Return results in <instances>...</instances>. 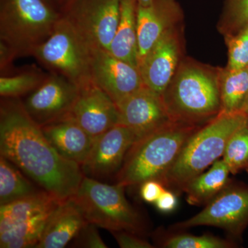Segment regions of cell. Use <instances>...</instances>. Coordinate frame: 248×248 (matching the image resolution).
<instances>
[{
	"label": "cell",
	"mask_w": 248,
	"mask_h": 248,
	"mask_svg": "<svg viewBox=\"0 0 248 248\" xmlns=\"http://www.w3.org/2000/svg\"><path fill=\"white\" fill-rule=\"evenodd\" d=\"M1 98V156L60 202L74 197L84 177L81 166L59 154L19 98Z\"/></svg>",
	"instance_id": "obj_1"
},
{
	"label": "cell",
	"mask_w": 248,
	"mask_h": 248,
	"mask_svg": "<svg viewBox=\"0 0 248 248\" xmlns=\"http://www.w3.org/2000/svg\"><path fill=\"white\" fill-rule=\"evenodd\" d=\"M220 68L182 60L161 97L173 122L200 125L221 111Z\"/></svg>",
	"instance_id": "obj_2"
},
{
	"label": "cell",
	"mask_w": 248,
	"mask_h": 248,
	"mask_svg": "<svg viewBox=\"0 0 248 248\" xmlns=\"http://www.w3.org/2000/svg\"><path fill=\"white\" fill-rule=\"evenodd\" d=\"M200 127L171 121L135 142L116 175L117 184L125 187L151 179L163 184L186 141Z\"/></svg>",
	"instance_id": "obj_3"
},
{
	"label": "cell",
	"mask_w": 248,
	"mask_h": 248,
	"mask_svg": "<svg viewBox=\"0 0 248 248\" xmlns=\"http://www.w3.org/2000/svg\"><path fill=\"white\" fill-rule=\"evenodd\" d=\"M248 121L245 113L219 112L201 126L186 141L166 174L163 182L165 187L182 191L187 183L223 156L228 140Z\"/></svg>",
	"instance_id": "obj_4"
},
{
	"label": "cell",
	"mask_w": 248,
	"mask_h": 248,
	"mask_svg": "<svg viewBox=\"0 0 248 248\" xmlns=\"http://www.w3.org/2000/svg\"><path fill=\"white\" fill-rule=\"evenodd\" d=\"M62 16L46 0H0V42L14 49L18 58L32 56Z\"/></svg>",
	"instance_id": "obj_5"
},
{
	"label": "cell",
	"mask_w": 248,
	"mask_h": 248,
	"mask_svg": "<svg viewBox=\"0 0 248 248\" xmlns=\"http://www.w3.org/2000/svg\"><path fill=\"white\" fill-rule=\"evenodd\" d=\"M93 47L64 16L32 57L50 74L66 78L79 88L92 83Z\"/></svg>",
	"instance_id": "obj_6"
},
{
	"label": "cell",
	"mask_w": 248,
	"mask_h": 248,
	"mask_svg": "<svg viewBox=\"0 0 248 248\" xmlns=\"http://www.w3.org/2000/svg\"><path fill=\"white\" fill-rule=\"evenodd\" d=\"M124 188L84 176L73 199L89 223L110 232L136 234L142 230L141 218L125 198Z\"/></svg>",
	"instance_id": "obj_7"
},
{
	"label": "cell",
	"mask_w": 248,
	"mask_h": 248,
	"mask_svg": "<svg viewBox=\"0 0 248 248\" xmlns=\"http://www.w3.org/2000/svg\"><path fill=\"white\" fill-rule=\"evenodd\" d=\"M120 9L121 0H72L62 14L93 48L108 50Z\"/></svg>",
	"instance_id": "obj_8"
},
{
	"label": "cell",
	"mask_w": 248,
	"mask_h": 248,
	"mask_svg": "<svg viewBox=\"0 0 248 248\" xmlns=\"http://www.w3.org/2000/svg\"><path fill=\"white\" fill-rule=\"evenodd\" d=\"M248 225V186H228L217 195L200 213L174 226L186 229L200 226L222 228L239 237Z\"/></svg>",
	"instance_id": "obj_9"
},
{
	"label": "cell",
	"mask_w": 248,
	"mask_h": 248,
	"mask_svg": "<svg viewBox=\"0 0 248 248\" xmlns=\"http://www.w3.org/2000/svg\"><path fill=\"white\" fill-rule=\"evenodd\" d=\"M79 88L63 77L48 73L22 101L31 119L40 126L69 117Z\"/></svg>",
	"instance_id": "obj_10"
},
{
	"label": "cell",
	"mask_w": 248,
	"mask_h": 248,
	"mask_svg": "<svg viewBox=\"0 0 248 248\" xmlns=\"http://www.w3.org/2000/svg\"><path fill=\"white\" fill-rule=\"evenodd\" d=\"M91 77L93 84L116 104L145 86L138 66L116 58L105 49L93 48Z\"/></svg>",
	"instance_id": "obj_11"
},
{
	"label": "cell",
	"mask_w": 248,
	"mask_h": 248,
	"mask_svg": "<svg viewBox=\"0 0 248 248\" xmlns=\"http://www.w3.org/2000/svg\"><path fill=\"white\" fill-rule=\"evenodd\" d=\"M138 140L133 130L121 124L94 138L89 156L81 166L84 176L99 179L117 175L129 150Z\"/></svg>",
	"instance_id": "obj_12"
},
{
	"label": "cell",
	"mask_w": 248,
	"mask_h": 248,
	"mask_svg": "<svg viewBox=\"0 0 248 248\" xmlns=\"http://www.w3.org/2000/svg\"><path fill=\"white\" fill-rule=\"evenodd\" d=\"M120 122L138 140L171 122L161 95L146 86L117 103Z\"/></svg>",
	"instance_id": "obj_13"
},
{
	"label": "cell",
	"mask_w": 248,
	"mask_h": 248,
	"mask_svg": "<svg viewBox=\"0 0 248 248\" xmlns=\"http://www.w3.org/2000/svg\"><path fill=\"white\" fill-rule=\"evenodd\" d=\"M177 27L166 32L139 65L143 84L162 95L180 64L182 41Z\"/></svg>",
	"instance_id": "obj_14"
},
{
	"label": "cell",
	"mask_w": 248,
	"mask_h": 248,
	"mask_svg": "<svg viewBox=\"0 0 248 248\" xmlns=\"http://www.w3.org/2000/svg\"><path fill=\"white\" fill-rule=\"evenodd\" d=\"M70 117L94 139L120 122L115 103L93 82L79 88Z\"/></svg>",
	"instance_id": "obj_15"
},
{
	"label": "cell",
	"mask_w": 248,
	"mask_h": 248,
	"mask_svg": "<svg viewBox=\"0 0 248 248\" xmlns=\"http://www.w3.org/2000/svg\"><path fill=\"white\" fill-rule=\"evenodd\" d=\"M182 16L177 0H152L147 6L138 4V67L159 39L177 27Z\"/></svg>",
	"instance_id": "obj_16"
},
{
	"label": "cell",
	"mask_w": 248,
	"mask_h": 248,
	"mask_svg": "<svg viewBox=\"0 0 248 248\" xmlns=\"http://www.w3.org/2000/svg\"><path fill=\"white\" fill-rule=\"evenodd\" d=\"M40 128L59 154L80 166L84 164L92 149L94 139L70 116Z\"/></svg>",
	"instance_id": "obj_17"
},
{
	"label": "cell",
	"mask_w": 248,
	"mask_h": 248,
	"mask_svg": "<svg viewBox=\"0 0 248 248\" xmlns=\"http://www.w3.org/2000/svg\"><path fill=\"white\" fill-rule=\"evenodd\" d=\"M87 223L73 197L63 201L50 215L35 248H65Z\"/></svg>",
	"instance_id": "obj_18"
},
{
	"label": "cell",
	"mask_w": 248,
	"mask_h": 248,
	"mask_svg": "<svg viewBox=\"0 0 248 248\" xmlns=\"http://www.w3.org/2000/svg\"><path fill=\"white\" fill-rule=\"evenodd\" d=\"M136 0H121L118 27L108 51L116 58L138 66Z\"/></svg>",
	"instance_id": "obj_19"
},
{
	"label": "cell",
	"mask_w": 248,
	"mask_h": 248,
	"mask_svg": "<svg viewBox=\"0 0 248 248\" xmlns=\"http://www.w3.org/2000/svg\"><path fill=\"white\" fill-rule=\"evenodd\" d=\"M45 190L0 207V232L29 221L40 214L53 210L61 203Z\"/></svg>",
	"instance_id": "obj_20"
},
{
	"label": "cell",
	"mask_w": 248,
	"mask_h": 248,
	"mask_svg": "<svg viewBox=\"0 0 248 248\" xmlns=\"http://www.w3.org/2000/svg\"><path fill=\"white\" fill-rule=\"evenodd\" d=\"M230 170L223 159L217 160L206 172L187 183L182 191L187 203L192 205H206L230 183Z\"/></svg>",
	"instance_id": "obj_21"
},
{
	"label": "cell",
	"mask_w": 248,
	"mask_h": 248,
	"mask_svg": "<svg viewBox=\"0 0 248 248\" xmlns=\"http://www.w3.org/2000/svg\"><path fill=\"white\" fill-rule=\"evenodd\" d=\"M221 111L224 113H244L248 99V68H220Z\"/></svg>",
	"instance_id": "obj_22"
},
{
	"label": "cell",
	"mask_w": 248,
	"mask_h": 248,
	"mask_svg": "<svg viewBox=\"0 0 248 248\" xmlns=\"http://www.w3.org/2000/svg\"><path fill=\"white\" fill-rule=\"evenodd\" d=\"M55 209L37 215L32 219L6 231L0 232V248H35Z\"/></svg>",
	"instance_id": "obj_23"
},
{
	"label": "cell",
	"mask_w": 248,
	"mask_h": 248,
	"mask_svg": "<svg viewBox=\"0 0 248 248\" xmlns=\"http://www.w3.org/2000/svg\"><path fill=\"white\" fill-rule=\"evenodd\" d=\"M21 171L9 160L1 156L0 205H6L39 192Z\"/></svg>",
	"instance_id": "obj_24"
},
{
	"label": "cell",
	"mask_w": 248,
	"mask_h": 248,
	"mask_svg": "<svg viewBox=\"0 0 248 248\" xmlns=\"http://www.w3.org/2000/svg\"><path fill=\"white\" fill-rule=\"evenodd\" d=\"M48 74L36 67H30L1 76L0 95L6 98H19L25 94L28 95L43 82Z\"/></svg>",
	"instance_id": "obj_25"
},
{
	"label": "cell",
	"mask_w": 248,
	"mask_h": 248,
	"mask_svg": "<svg viewBox=\"0 0 248 248\" xmlns=\"http://www.w3.org/2000/svg\"><path fill=\"white\" fill-rule=\"evenodd\" d=\"M223 160L231 174H236L241 171L248 173V121L228 140Z\"/></svg>",
	"instance_id": "obj_26"
},
{
	"label": "cell",
	"mask_w": 248,
	"mask_h": 248,
	"mask_svg": "<svg viewBox=\"0 0 248 248\" xmlns=\"http://www.w3.org/2000/svg\"><path fill=\"white\" fill-rule=\"evenodd\" d=\"M248 24V0H228L219 24L225 36L234 35Z\"/></svg>",
	"instance_id": "obj_27"
},
{
	"label": "cell",
	"mask_w": 248,
	"mask_h": 248,
	"mask_svg": "<svg viewBox=\"0 0 248 248\" xmlns=\"http://www.w3.org/2000/svg\"><path fill=\"white\" fill-rule=\"evenodd\" d=\"M168 248H229L234 247L231 241L211 236L183 234L169 238L163 244Z\"/></svg>",
	"instance_id": "obj_28"
},
{
	"label": "cell",
	"mask_w": 248,
	"mask_h": 248,
	"mask_svg": "<svg viewBox=\"0 0 248 248\" xmlns=\"http://www.w3.org/2000/svg\"><path fill=\"white\" fill-rule=\"evenodd\" d=\"M228 48V68L248 67V24L234 35L225 36Z\"/></svg>",
	"instance_id": "obj_29"
},
{
	"label": "cell",
	"mask_w": 248,
	"mask_h": 248,
	"mask_svg": "<svg viewBox=\"0 0 248 248\" xmlns=\"http://www.w3.org/2000/svg\"><path fill=\"white\" fill-rule=\"evenodd\" d=\"M96 225L88 222L73 239L75 247L86 248H107Z\"/></svg>",
	"instance_id": "obj_30"
},
{
	"label": "cell",
	"mask_w": 248,
	"mask_h": 248,
	"mask_svg": "<svg viewBox=\"0 0 248 248\" xmlns=\"http://www.w3.org/2000/svg\"><path fill=\"white\" fill-rule=\"evenodd\" d=\"M119 246L122 248H152L153 246L146 240L138 237L135 233L127 231L110 232Z\"/></svg>",
	"instance_id": "obj_31"
},
{
	"label": "cell",
	"mask_w": 248,
	"mask_h": 248,
	"mask_svg": "<svg viewBox=\"0 0 248 248\" xmlns=\"http://www.w3.org/2000/svg\"><path fill=\"white\" fill-rule=\"evenodd\" d=\"M165 190L166 187L162 183L151 179L142 183L140 187V195L145 202L155 203Z\"/></svg>",
	"instance_id": "obj_32"
},
{
	"label": "cell",
	"mask_w": 248,
	"mask_h": 248,
	"mask_svg": "<svg viewBox=\"0 0 248 248\" xmlns=\"http://www.w3.org/2000/svg\"><path fill=\"white\" fill-rule=\"evenodd\" d=\"M18 58L16 51L4 42H0V73L1 76H6L15 71L13 63Z\"/></svg>",
	"instance_id": "obj_33"
},
{
	"label": "cell",
	"mask_w": 248,
	"mask_h": 248,
	"mask_svg": "<svg viewBox=\"0 0 248 248\" xmlns=\"http://www.w3.org/2000/svg\"><path fill=\"white\" fill-rule=\"evenodd\" d=\"M155 203L159 211L170 213L177 207V197L171 191L166 189Z\"/></svg>",
	"instance_id": "obj_34"
},
{
	"label": "cell",
	"mask_w": 248,
	"mask_h": 248,
	"mask_svg": "<svg viewBox=\"0 0 248 248\" xmlns=\"http://www.w3.org/2000/svg\"><path fill=\"white\" fill-rule=\"evenodd\" d=\"M71 1L72 0H50V2L62 13Z\"/></svg>",
	"instance_id": "obj_35"
},
{
	"label": "cell",
	"mask_w": 248,
	"mask_h": 248,
	"mask_svg": "<svg viewBox=\"0 0 248 248\" xmlns=\"http://www.w3.org/2000/svg\"><path fill=\"white\" fill-rule=\"evenodd\" d=\"M138 4L141 6H147L151 3L152 0H136Z\"/></svg>",
	"instance_id": "obj_36"
},
{
	"label": "cell",
	"mask_w": 248,
	"mask_h": 248,
	"mask_svg": "<svg viewBox=\"0 0 248 248\" xmlns=\"http://www.w3.org/2000/svg\"><path fill=\"white\" fill-rule=\"evenodd\" d=\"M244 112L246 114V115L248 116V99L247 101V103H246V107H245Z\"/></svg>",
	"instance_id": "obj_37"
},
{
	"label": "cell",
	"mask_w": 248,
	"mask_h": 248,
	"mask_svg": "<svg viewBox=\"0 0 248 248\" xmlns=\"http://www.w3.org/2000/svg\"><path fill=\"white\" fill-rule=\"evenodd\" d=\"M46 1H48V2L50 3V4H51V2H50V0H46ZM52 5H53V4H52Z\"/></svg>",
	"instance_id": "obj_38"
}]
</instances>
